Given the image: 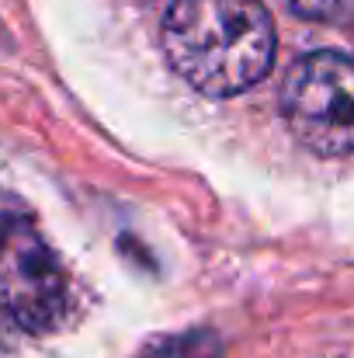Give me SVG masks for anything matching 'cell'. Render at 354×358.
I'll return each mask as SVG.
<instances>
[{
  "label": "cell",
  "instance_id": "5",
  "mask_svg": "<svg viewBox=\"0 0 354 358\" xmlns=\"http://www.w3.org/2000/svg\"><path fill=\"white\" fill-rule=\"evenodd\" d=\"M295 14L309 21H337L351 10V0H288Z\"/></svg>",
  "mask_w": 354,
  "mask_h": 358
},
{
  "label": "cell",
  "instance_id": "3",
  "mask_svg": "<svg viewBox=\"0 0 354 358\" xmlns=\"http://www.w3.org/2000/svg\"><path fill=\"white\" fill-rule=\"evenodd\" d=\"M66 310V275L45 237L24 216L0 223V313L21 331L42 334Z\"/></svg>",
  "mask_w": 354,
  "mask_h": 358
},
{
  "label": "cell",
  "instance_id": "2",
  "mask_svg": "<svg viewBox=\"0 0 354 358\" xmlns=\"http://www.w3.org/2000/svg\"><path fill=\"white\" fill-rule=\"evenodd\" d=\"M281 115L295 139L320 157H348L354 146V63L323 49L299 59L281 87Z\"/></svg>",
  "mask_w": 354,
  "mask_h": 358
},
{
  "label": "cell",
  "instance_id": "1",
  "mask_svg": "<svg viewBox=\"0 0 354 358\" xmlns=\"http://www.w3.org/2000/svg\"><path fill=\"white\" fill-rule=\"evenodd\" d=\"M160 38L174 73L209 98L257 87L271 73L278 45L260 0H174Z\"/></svg>",
  "mask_w": 354,
  "mask_h": 358
},
{
  "label": "cell",
  "instance_id": "4",
  "mask_svg": "<svg viewBox=\"0 0 354 358\" xmlns=\"http://www.w3.org/2000/svg\"><path fill=\"white\" fill-rule=\"evenodd\" d=\"M135 358H223V341L216 331L198 327V331H184V334L153 341Z\"/></svg>",
  "mask_w": 354,
  "mask_h": 358
}]
</instances>
